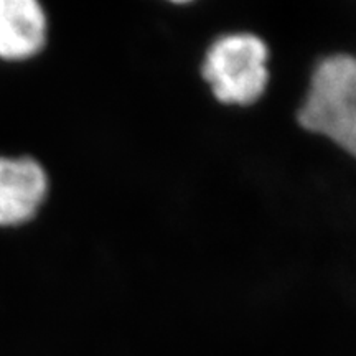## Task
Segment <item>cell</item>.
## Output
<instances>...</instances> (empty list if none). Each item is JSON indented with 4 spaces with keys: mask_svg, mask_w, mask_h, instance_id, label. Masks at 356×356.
Returning a JSON list of instances; mask_svg holds the SVG:
<instances>
[{
    "mask_svg": "<svg viewBox=\"0 0 356 356\" xmlns=\"http://www.w3.org/2000/svg\"><path fill=\"white\" fill-rule=\"evenodd\" d=\"M293 122L356 167V55L335 50L315 60L293 111Z\"/></svg>",
    "mask_w": 356,
    "mask_h": 356,
    "instance_id": "obj_1",
    "label": "cell"
},
{
    "mask_svg": "<svg viewBox=\"0 0 356 356\" xmlns=\"http://www.w3.org/2000/svg\"><path fill=\"white\" fill-rule=\"evenodd\" d=\"M198 78L218 108L256 109L273 86V48L254 30H225L204 47Z\"/></svg>",
    "mask_w": 356,
    "mask_h": 356,
    "instance_id": "obj_2",
    "label": "cell"
},
{
    "mask_svg": "<svg viewBox=\"0 0 356 356\" xmlns=\"http://www.w3.org/2000/svg\"><path fill=\"white\" fill-rule=\"evenodd\" d=\"M51 195V175L33 155L0 157V226L37 220Z\"/></svg>",
    "mask_w": 356,
    "mask_h": 356,
    "instance_id": "obj_3",
    "label": "cell"
},
{
    "mask_svg": "<svg viewBox=\"0 0 356 356\" xmlns=\"http://www.w3.org/2000/svg\"><path fill=\"white\" fill-rule=\"evenodd\" d=\"M50 43V19L42 0H0V58L30 61Z\"/></svg>",
    "mask_w": 356,
    "mask_h": 356,
    "instance_id": "obj_4",
    "label": "cell"
},
{
    "mask_svg": "<svg viewBox=\"0 0 356 356\" xmlns=\"http://www.w3.org/2000/svg\"><path fill=\"white\" fill-rule=\"evenodd\" d=\"M160 6L173 8V10H188V8L197 7L203 0H155Z\"/></svg>",
    "mask_w": 356,
    "mask_h": 356,
    "instance_id": "obj_5",
    "label": "cell"
},
{
    "mask_svg": "<svg viewBox=\"0 0 356 356\" xmlns=\"http://www.w3.org/2000/svg\"><path fill=\"white\" fill-rule=\"evenodd\" d=\"M353 51H355V55H356V48H355V50H353Z\"/></svg>",
    "mask_w": 356,
    "mask_h": 356,
    "instance_id": "obj_6",
    "label": "cell"
}]
</instances>
